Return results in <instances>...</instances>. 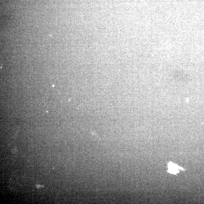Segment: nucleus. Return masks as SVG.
<instances>
[{
	"label": "nucleus",
	"instance_id": "nucleus-1",
	"mask_svg": "<svg viewBox=\"0 0 204 204\" xmlns=\"http://www.w3.org/2000/svg\"><path fill=\"white\" fill-rule=\"evenodd\" d=\"M169 171V173L172 174H175L178 172V169L183 170V169L180 168L177 165L174 164L172 162H170L168 164Z\"/></svg>",
	"mask_w": 204,
	"mask_h": 204
}]
</instances>
